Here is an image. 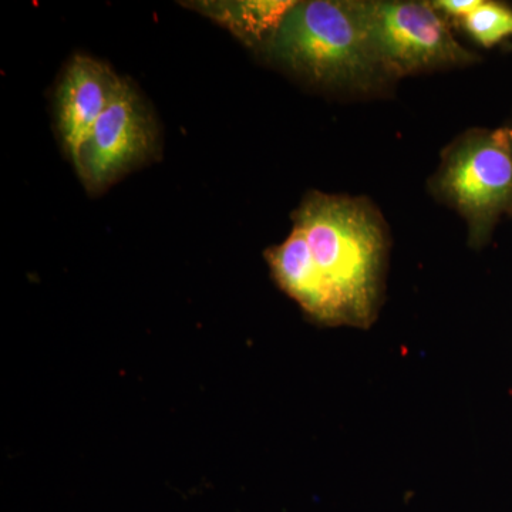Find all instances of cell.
<instances>
[{
    "mask_svg": "<svg viewBox=\"0 0 512 512\" xmlns=\"http://www.w3.org/2000/svg\"><path fill=\"white\" fill-rule=\"evenodd\" d=\"M261 47L279 66L322 89L373 94L394 82L370 42L360 2H293Z\"/></svg>",
    "mask_w": 512,
    "mask_h": 512,
    "instance_id": "obj_2",
    "label": "cell"
},
{
    "mask_svg": "<svg viewBox=\"0 0 512 512\" xmlns=\"http://www.w3.org/2000/svg\"><path fill=\"white\" fill-rule=\"evenodd\" d=\"M293 2H211L201 10L249 46H262Z\"/></svg>",
    "mask_w": 512,
    "mask_h": 512,
    "instance_id": "obj_7",
    "label": "cell"
},
{
    "mask_svg": "<svg viewBox=\"0 0 512 512\" xmlns=\"http://www.w3.org/2000/svg\"><path fill=\"white\" fill-rule=\"evenodd\" d=\"M157 137L156 121L150 110L134 87L124 82L94 126L77 174L87 190H106L156 154Z\"/></svg>",
    "mask_w": 512,
    "mask_h": 512,
    "instance_id": "obj_5",
    "label": "cell"
},
{
    "mask_svg": "<svg viewBox=\"0 0 512 512\" xmlns=\"http://www.w3.org/2000/svg\"><path fill=\"white\" fill-rule=\"evenodd\" d=\"M478 45L493 47L512 37V6L481 0L473 12L458 20Z\"/></svg>",
    "mask_w": 512,
    "mask_h": 512,
    "instance_id": "obj_8",
    "label": "cell"
},
{
    "mask_svg": "<svg viewBox=\"0 0 512 512\" xmlns=\"http://www.w3.org/2000/svg\"><path fill=\"white\" fill-rule=\"evenodd\" d=\"M360 10L376 55L393 80L476 62L429 2L372 0L360 2Z\"/></svg>",
    "mask_w": 512,
    "mask_h": 512,
    "instance_id": "obj_4",
    "label": "cell"
},
{
    "mask_svg": "<svg viewBox=\"0 0 512 512\" xmlns=\"http://www.w3.org/2000/svg\"><path fill=\"white\" fill-rule=\"evenodd\" d=\"M431 188L460 212L468 242L483 248L505 214H512V124L461 134L441 157Z\"/></svg>",
    "mask_w": 512,
    "mask_h": 512,
    "instance_id": "obj_3",
    "label": "cell"
},
{
    "mask_svg": "<svg viewBox=\"0 0 512 512\" xmlns=\"http://www.w3.org/2000/svg\"><path fill=\"white\" fill-rule=\"evenodd\" d=\"M481 0H437L431 3L444 18L461 20L480 5Z\"/></svg>",
    "mask_w": 512,
    "mask_h": 512,
    "instance_id": "obj_9",
    "label": "cell"
},
{
    "mask_svg": "<svg viewBox=\"0 0 512 512\" xmlns=\"http://www.w3.org/2000/svg\"><path fill=\"white\" fill-rule=\"evenodd\" d=\"M281 244L266 249L276 285L316 325L369 329L383 302L389 241L367 200L313 191Z\"/></svg>",
    "mask_w": 512,
    "mask_h": 512,
    "instance_id": "obj_1",
    "label": "cell"
},
{
    "mask_svg": "<svg viewBox=\"0 0 512 512\" xmlns=\"http://www.w3.org/2000/svg\"><path fill=\"white\" fill-rule=\"evenodd\" d=\"M126 80L106 63L76 55L64 67L56 90L57 127L76 171L93 128Z\"/></svg>",
    "mask_w": 512,
    "mask_h": 512,
    "instance_id": "obj_6",
    "label": "cell"
}]
</instances>
